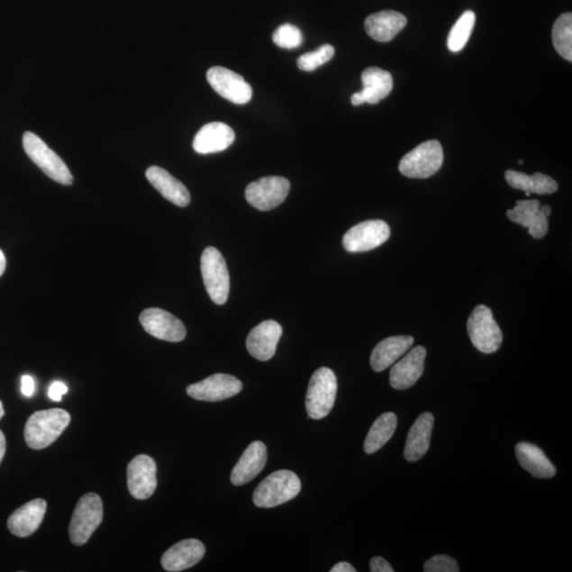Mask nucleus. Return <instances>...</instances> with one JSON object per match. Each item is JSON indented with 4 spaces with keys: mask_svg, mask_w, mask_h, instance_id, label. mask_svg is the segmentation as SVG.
<instances>
[{
    "mask_svg": "<svg viewBox=\"0 0 572 572\" xmlns=\"http://www.w3.org/2000/svg\"><path fill=\"white\" fill-rule=\"evenodd\" d=\"M396 425L397 418L394 413L379 415L366 437L364 443L366 454H375L381 449L393 438Z\"/></svg>",
    "mask_w": 572,
    "mask_h": 572,
    "instance_id": "obj_29",
    "label": "nucleus"
},
{
    "mask_svg": "<svg viewBox=\"0 0 572 572\" xmlns=\"http://www.w3.org/2000/svg\"><path fill=\"white\" fill-rule=\"evenodd\" d=\"M443 160L441 143L429 141L407 153L400 161L399 170L409 178H429L440 170Z\"/></svg>",
    "mask_w": 572,
    "mask_h": 572,
    "instance_id": "obj_6",
    "label": "nucleus"
},
{
    "mask_svg": "<svg viewBox=\"0 0 572 572\" xmlns=\"http://www.w3.org/2000/svg\"><path fill=\"white\" fill-rule=\"evenodd\" d=\"M390 227L381 220L355 225L343 236L342 245L349 252H365L383 245L390 238Z\"/></svg>",
    "mask_w": 572,
    "mask_h": 572,
    "instance_id": "obj_10",
    "label": "nucleus"
},
{
    "mask_svg": "<svg viewBox=\"0 0 572 572\" xmlns=\"http://www.w3.org/2000/svg\"><path fill=\"white\" fill-rule=\"evenodd\" d=\"M433 423H435V419L431 413H424L415 420L408 432L404 449V457L407 461L420 460L430 449Z\"/></svg>",
    "mask_w": 572,
    "mask_h": 572,
    "instance_id": "obj_25",
    "label": "nucleus"
},
{
    "mask_svg": "<svg viewBox=\"0 0 572 572\" xmlns=\"http://www.w3.org/2000/svg\"><path fill=\"white\" fill-rule=\"evenodd\" d=\"M204 552H206V548L201 540H184L164 553L161 558V565L167 571H183L200 563Z\"/></svg>",
    "mask_w": 572,
    "mask_h": 572,
    "instance_id": "obj_18",
    "label": "nucleus"
},
{
    "mask_svg": "<svg viewBox=\"0 0 572 572\" xmlns=\"http://www.w3.org/2000/svg\"><path fill=\"white\" fill-rule=\"evenodd\" d=\"M355 571H357V569H355L351 564H349L347 562H340L339 564H336L334 567L331 569V572H355Z\"/></svg>",
    "mask_w": 572,
    "mask_h": 572,
    "instance_id": "obj_38",
    "label": "nucleus"
},
{
    "mask_svg": "<svg viewBox=\"0 0 572 572\" xmlns=\"http://www.w3.org/2000/svg\"><path fill=\"white\" fill-rule=\"evenodd\" d=\"M70 423L64 409L52 408L30 415L25 426V440L30 449H44L62 435Z\"/></svg>",
    "mask_w": 572,
    "mask_h": 572,
    "instance_id": "obj_1",
    "label": "nucleus"
},
{
    "mask_svg": "<svg viewBox=\"0 0 572 572\" xmlns=\"http://www.w3.org/2000/svg\"><path fill=\"white\" fill-rule=\"evenodd\" d=\"M426 349L418 346L408 352L390 370L389 382L396 390H405L413 386L422 377L425 368Z\"/></svg>",
    "mask_w": 572,
    "mask_h": 572,
    "instance_id": "obj_16",
    "label": "nucleus"
},
{
    "mask_svg": "<svg viewBox=\"0 0 572 572\" xmlns=\"http://www.w3.org/2000/svg\"><path fill=\"white\" fill-rule=\"evenodd\" d=\"M290 189V180L285 177H262L247 186L245 197L252 207L261 212H269L286 201Z\"/></svg>",
    "mask_w": 572,
    "mask_h": 572,
    "instance_id": "obj_9",
    "label": "nucleus"
},
{
    "mask_svg": "<svg viewBox=\"0 0 572 572\" xmlns=\"http://www.w3.org/2000/svg\"><path fill=\"white\" fill-rule=\"evenodd\" d=\"M337 395L335 373L322 367L314 372L310 379L305 397L306 412L309 418L322 420L332 411Z\"/></svg>",
    "mask_w": 572,
    "mask_h": 572,
    "instance_id": "obj_3",
    "label": "nucleus"
},
{
    "mask_svg": "<svg viewBox=\"0 0 572 572\" xmlns=\"http://www.w3.org/2000/svg\"><path fill=\"white\" fill-rule=\"evenodd\" d=\"M268 461V449L261 441L252 442L241 456L232 473V484L243 486L250 483L263 471Z\"/></svg>",
    "mask_w": 572,
    "mask_h": 572,
    "instance_id": "obj_20",
    "label": "nucleus"
},
{
    "mask_svg": "<svg viewBox=\"0 0 572 572\" xmlns=\"http://www.w3.org/2000/svg\"><path fill=\"white\" fill-rule=\"evenodd\" d=\"M207 80L221 97L232 102L234 104L244 105L252 98V88L242 76L231 69L220 68H210Z\"/></svg>",
    "mask_w": 572,
    "mask_h": 572,
    "instance_id": "obj_11",
    "label": "nucleus"
},
{
    "mask_svg": "<svg viewBox=\"0 0 572 572\" xmlns=\"http://www.w3.org/2000/svg\"><path fill=\"white\" fill-rule=\"evenodd\" d=\"M468 332L473 346L480 352L491 354L502 346L503 332L494 321L493 312L489 306H476L468 317Z\"/></svg>",
    "mask_w": 572,
    "mask_h": 572,
    "instance_id": "obj_8",
    "label": "nucleus"
},
{
    "mask_svg": "<svg viewBox=\"0 0 572 572\" xmlns=\"http://www.w3.org/2000/svg\"><path fill=\"white\" fill-rule=\"evenodd\" d=\"M459 570L456 559L445 555L432 557L424 564L425 572H458Z\"/></svg>",
    "mask_w": 572,
    "mask_h": 572,
    "instance_id": "obj_34",
    "label": "nucleus"
},
{
    "mask_svg": "<svg viewBox=\"0 0 572 572\" xmlns=\"http://www.w3.org/2000/svg\"><path fill=\"white\" fill-rule=\"evenodd\" d=\"M363 90L359 92L364 104H377L387 98L394 87L390 72L377 68H369L361 74Z\"/></svg>",
    "mask_w": 572,
    "mask_h": 572,
    "instance_id": "obj_27",
    "label": "nucleus"
},
{
    "mask_svg": "<svg viewBox=\"0 0 572 572\" xmlns=\"http://www.w3.org/2000/svg\"><path fill=\"white\" fill-rule=\"evenodd\" d=\"M47 510L44 499L36 498L22 505L11 514L8 528L12 534L18 538H27L32 535L43 522Z\"/></svg>",
    "mask_w": 572,
    "mask_h": 572,
    "instance_id": "obj_19",
    "label": "nucleus"
},
{
    "mask_svg": "<svg viewBox=\"0 0 572 572\" xmlns=\"http://www.w3.org/2000/svg\"><path fill=\"white\" fill-rule=\"evenodd\" d=\"M552 213L551 207L545 204L541 207L538 200L517 201L515 207L508 210L510 221L528 229L530 236L543 239L548 228V216Z\"/></svg>",
    "mask_w": 572,
    "mask_h": 572,
    "instance_id": "obj_13",
    "label": "nucleus"
},
{
    "mask_svg": "<svg viewBox=\"0 0 572 572\" xmlns=\"http://www.w3.org/2000/svg\"><path fill=\"white\" fill-rule=\"evenodd\" d=\"M505 180L512 188L526 192L530 195H552L558 188L555 179L543 173H535L533 176H527L525 173L508 170L504 174Z\"/></svg>",
    "mask_w": 572,
    "mask_h": 572,
    "instance_id": "obj_28",
    "label": "nucleus"
},
{
    "mask_svg": "<svg viewBox=\"0 0 572 572\" xmlns=\"http://www.w3.org/2000/svg\"><path fill=\"white\" fill-rule=\"evenodd\" d=\"M552 41L563 59L572 61V14H564L558 18L552 30Z\"/></svg>",
    "mask_w": 572,
    "mask_h": 572,
    "instance_id": "obj_30",
    "label": "nucleus"
},
{
    "mask_svg": "<svg viewBox=\"0 0 572 572\" xmlns=\"http://www.w3.org/2000/svg\"><path fill=\"white\" fill-rule=\"evenodd\" d=\"M476 15L473 11H466L453 28H451L448 39V47L451 52H459L466 47L473 32Z\"/></svg>",
    "mask_w": 572,
    "mask_h": 572,
    "instance_id": "obj_31",
    "label": "nucleus"
},
{
    "mask_svg": "<svg viewBox=\"0 0 572 572\" xmlns=\"http://www.w3.org/2000/svg\"><path fill=\"white\" fill-rule=\"evenodd\" d=\"M23 146L29 159L54 182L65 186L74 182V177L63 159L32 132L23 134Z\"/></svg>",
    "mask_w": 572,
    "mask_h": 572,
    "instance_id": "obj_4",
    "label": "nucleus"
},
{
    "mask_svg": "<svg viewBox=\"0 0 572 572\" xmlns=\"http://www.w3.org/2000/svg\"><path fill=\"white\" fill-rule=\"evenodd\" d=\"M412 336H393L382 340L373 349L370 365L376 372H382L396 363L413 345Z\"/></svg>",
    "mask_w": 572,
    "mask_h": 572,
    "instance_id": "obj_24",
    "label": "nucleus"
},
{
    "mask_svg": "<svg viewBox=\"0 0 572 572\" xmlns=\"http://www.w3.org/2000/svg\"><path fill=\"white\" fill-rule=\"evenodd\" d=\"M236 140V134L231 126L222 123H212L204 125L197 132L194 141L196 153L213 154L227 150Z\"/></svg>",
    "mask_w": 572,
    "mask_h": 572,
    "instance_id": "obj_21",
    "label": "nucleus"
},
{
    "mask_svg": "<svg viewBox=\"0 0 572 572\" xmlns=\"http://www.w3.org/2000/svg\"><path fill=\"white\" fill-rule=\"evenodd\" d=\"M140 321L146 332L160 340L178 342L184 340L186 335L184 323L161 309L144 310Z\"/></svg>",
    "mask_w": 572,
    "mask_h": 572,
    "instance_id": "obj_15",
    "label": "nucleus"
},
{
    "mask_svg": "<svg viewBox=\"0 0 572 572\" xmlns=\"http://www.w3.org/2000/svg\"><path fill=\"white\" fill-rule=\"evenodd\" d=\"M282 327L275 321L263 322L250 331L246 347L252 358L261 361L273 359L282 336Z\"/></svg>",
    "mask_w": 572,
    "mask_h": 572,
    "instance_id": "obj_17",
    "label": "nucleus"
},
{
    "mask_svg": "<svg viewBox=\"0 0 572 572\" xmlns=\"http://www.w3.org/2000/svg\"><path fill=\"white\" fill-rule=\"evenodd\" d=\"M335 54L333 46L322 45L317 50L304 53L297 59L298 68L303 71H314L332 59Z\"/></svg>",
    "mask_w": 572,
    "mask_h": 572,
    "instance_id": "obj_32",
    "label": "nucleus"
},
{
    "mask_svg": "<svg viewBox=\"0 0 572 572\" xmlns=\"http://www.w3.org/2000/svg\"><path fill=\"white\" fill-rule=\"evenodd\" d=\"M407 25V18L396 11H382L366 18L365 29L371 39L387 43Z\"/></svg>",
    "mask_w": 572,
    "mask_h": 572,
    "instance_id": "obj_22",
    "label": "nucleus"
},
{
    "mask_svg": "<svg viewBox=\"0 0 572 572\" xmlns=\"http://www.w3.org/2000/svg\"><path fill=\"white\" fill-rule=\"evenodd\" d=\"M150 185L168 202L178 207H186L191 202L188 189L178 179L160 167H150L146 173Z\"/></svg>",
    "mask_w": 572,
    "mask_h": 572,
    "instance_id": "obj_23",
    "label": "nucleus"
},
{
    "mask_svg": "<svg viewBox=\"0 0 572 572\" xmlns=\"http://www.w3.org/2000/svg\"><path fill=\"white\" fill-rule=\"evenodd\" d=\"M519 164H520V165H522V164H523V161H522V159H520V160H519Z\"/></svg>",
    "mask_w": 572,
    "mask_h": 572,
    "instance_id": "obj_42",
    "label": "nucleus"
},
{
    "mask_svg": "<svg viewBox=\"0 0 572 572\" xmlns=\"http://www.w3.org/2000/svg\"><path fill=\"white\" fill-rule=\"evenodd\" d=\"M158 466L148 455L134 458L128 467V486L132 497L144 501L153 495L158 486Z\"/></svg>",
    "mask_w": 572,
    "mask_h": 572,
    "instance_id": "obj_14",
    "label": "nucleus"
},
{
    "mask_svg": "<svg viewBox=\"0 0 572 572\" xmlns=\"http://www.w3.org/2000/svg\"><path fill=\"white\" fill-rule=\"evenodd\" d=\"M34 389V379L30 376H23L22 377V394L27 397L32 396Z\"/></svg>",
    "mask_w": 572,
    "mask_h": 572,
    "instance_id": "obj_37",
    "label": "nucleus"
},
{
    "mask_svg": "<svg viewBox=\"0 0 572 572\" xmlns=\"http://www.w3.org/2000/svg\"><path fill=\"white\" fill-rule=\"evenodd\" d=\"M371 572H394V568L386 561V559L381 557L373 558L370 561Z\"/></svg>",
    "mask_w": 572,
    "mask_h": 572,
    "instance_id": "obj_36",
    "label": "nucleus"
},
{
    "mask_svg": "<svg viewBox=\"0 0 572 572\" xmlns=\"http://www.w3.org/2000/svg\"><path fill=\"white\" fill-rule=\"evenodd\" d=\"M5 267H7V261H5L4 252L0 250V276L5 273Z\"/></svg>",
    "mask_w": 572,
    "mask_h": 572,
    "instance_id": "obj_40",
    "label": "nucleus"
},
{
    "mask_svg": "<svg viewBox=\"0 0 572 572\" xmlns=\"http://www.w3.org/2000/svg\"><path fill=\"white\" fill-rule=\"evenodd\" d=\"M301 491V481L296 474L280 469L268 476L254 493V504L259 508H275L292 501Z\"/></svg>",
    "mask_w": 572,
    "mask_h": 572,
    "instance_id": "obj_2",
    "label": "nucleus"
},
{
    "mask_svg": "<svg viewBox=\"0 0 572 572\" xmlns=\"http://www.w3.org/2000/svg\"><path fill=\"white\" fill-rule=\"evenodd\" d=\"M274 43L285 50H295L304 43V35L300 30L291 23H285L276 30L273 35Z\"/></svg>",
    "mask_w": 572,
    "mask_h": 572,
    "instance_id": "obj_33",
    "label": "nucleus"
},
{
    "mask_svg": "<svg viewBox=\"0 0 572 572\" xmlns=\"http://www.w3.org/2000/svg\"><path fill=\"white\" fill-rule=\"evenodd\" d=\"M4 414H5L4 405L2 401H0V420H2V418L4 417Z\"/></svg>",
    "mask_w": 572,
    "mask_h": 572,
    "instance_id": "obj_41",
    "label": "nucleus"
},
{
    "mask_svg": "<svg viewBox=\"0 0 572 572\" xmlns=\"http://www.w3.org/2000/svg\"><path fill=\"white\" fill-rule=\"evenodd\" d=\"M5 454V438L4 432L0 431V463H2Z\"/></svg>",
    "mask_w": 572,
    "mask_h": 572,
    "instance_id": "obj_39",
    "label": "nucleus"
},
{
    "mask_svg": "<svg viewBox=\"0 0 572 572\" xmlns=\"http://www.w3.org/2000/svg\"><path fill=\"white\" fill-rule=\"evenodd\" d=\"M68 388L62 382H53L50 385L48 395H50L52 401L59 402L62 400V396L68 394Z\"/></svg>",
    "mask_w": 572,
    "mask_h": 572,
    "instance_id": "obj_35",
    "label": "nucleus"
},
{
    "mask_svg": "<svg viewBox=\"0 0 572 572\" xmlns=\"http://www.w3.org/2000/svg\"><path fill=\"white\" fill-rule=\"evenodd\" d=\"M204 287L215 304H226L231 291V278L224 257L215 247H207L201 258Z\"/></svg>",
    "mask_w": 572,
    "mask_h": 572,
    "instance_id": "obj_7",
    "label": "nucleus"
},
{
    "mask_svg": "<svg viewBox=\"0 0 572 572\" xmlns=\"http://www.w3.org/2000/svg\"><path fill=\"white\" fill-rule=\"evenodd\" d=\"M515 454L522 468H525L533 477L552 478L557 474L555 466L548 459L544 451L537 445L521 442L516 445Z\"/></svg>",
    "mask_w": 572,
    "mask_h": 572,
    "instance_id": "obj_26",
    "label": "nucleus"
},
{
    "mask_svg": "<svg viewBox=\"0 0 572 572\" xmlns=\"http://www.w3.org/2000/svg\"><path fill=\"white\" fill-rule=\"evenodd\" d=\"M104 520V504L95 493L86 494L77 502L72 514L69 535L70 540L77 546L87 543L93 533Z\"/></svg>",
    "mask_w": 572,
    "mask_h": 572,
    "instance_id": "obj_5",
    "label": "nucleus"
},
{
    "mask_svg": "<svg viewBox=\"0 0 572 572\" xmlns=\"http://www.w3.org/2000/svg\"><path fill=\"white\" fill-rule=\"evenodd\" d=\"M243 389V384L236 377L216 373L203 381L192 384L186 388L192 399L204 402H220L237 395Z\"/></svg>",
    "mask_w": 572,
    "mask_h": 572,
    "instance_id": "obj_12",
    "label": "nucleus"
}]
</instances>
